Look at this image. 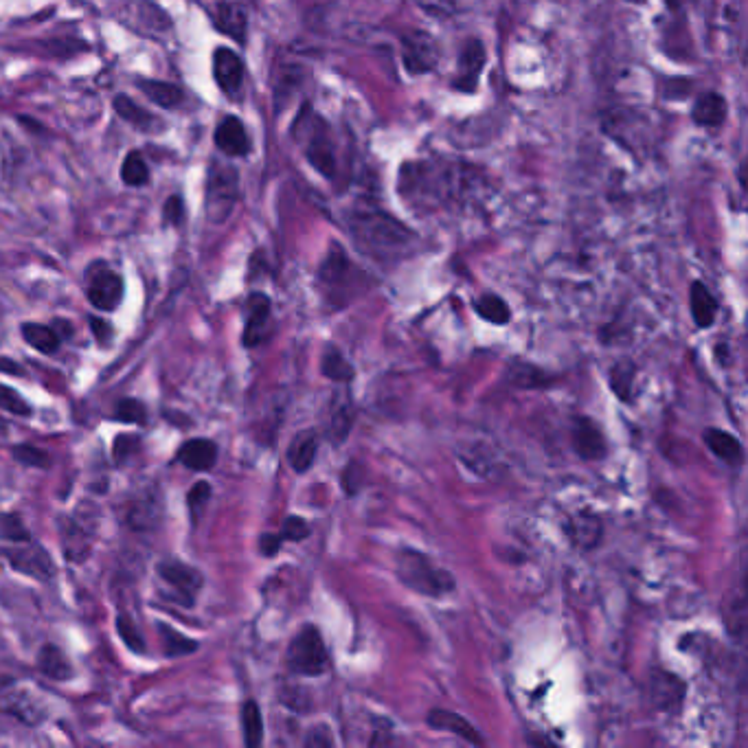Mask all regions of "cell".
<instances>
[{
  "mask_svg": "<svg viewBox=\"0 0 748 748\" xmlns=\"http://www.w3.org/2000/svg\"><path fill=\"white\" fill-rule=\"evenodd\" d=\"M487 62V53L481 40L470 38L463 42L457 58V73L450 79V86L463 95H472L479 88L481 71Z\"/></svg>",
  "mask_w": 748,
  "mask_h": 748,
  "instance_id": "9",
  "label": "cell"
},
{
  "mask_svg": "<svg viewBox=\"0 0 748 748\" xmlns=\"http://www.w3.org/2000/svg\"><path fill=\"white\" fill-rule=\"evenodd\" d=\"M156 575L161 582L163 597L185 608L196 604L202 588V573L194 566L180 560H161L156 564Z\"/></svg>",
  "mask_w": 748,
  "mask_h": 748,
  "instance_id": "5",
  "label": "cell"
},
{
  "mask_svg": "<svg viewBox=\"0 0 748 748\" xmlns=\"http://www.w3.org/2000/svg\"><path fill=\"white\" fill-rule=\"evenodd\" d=\"M687 685L680 680V676L665 672V670H654L650 678V698L656 709L661 711H676L680 709L685 700Z\"/></svg>",
  "mask_w": 748,
  "mask_h": 748,
  "instance_id": "13",
  "label": "cell"
},
{
  "mask_svg": "<svg viewBox=\"0 0 748 748\" xmlns=\"http://www.w3.org/2000/svg\"><path fill=\"white\" fill-rule=\"evenodd\" d=\"M316 450H319V437H316L314 430H303V433L294 437L288 448V461L292 470L297 474L308 472L314 466Z\"/></svg>",
  "mask_w": 748,
  "mask_h": 748,
  "instance_id": "24",
  "label": "cell"
},
{
  "mask_svg": "<svg viewBox=\"0 0 748 748\" xmlns=\"http://www.w3.org/2000/svg\"><path fill=\"white\" fill-rule=\"evenodd\" d=\"M176 461L183 463L187 470L207 472L218 461V446L211 439H189L178 448Z\"/></svg>",
  "mask_w": 748,
  "mask_h": 748,
  "instance_id": "18",
  "label": "cell"
},
{
  "mask_svg": "<svg viewBox=\"0 0 748 748\" xmlns=\"http://www.w3.org/2000/svg\"><path fill=\"white\" fill-rule=\"evenodd\" d=\"M321 371L325 378H330L334 382H351L354 380V367L351 362L340 354L336 347H325L323 351V360H321Z\"/></svg>",
  "mask_w": 748,
  "mask_h": 748,
  "instance_id": "32",
  "label": "cell"
},
{
  "mask_svg": "<svg viewBox=\"0 0 748 748\" xmlns=\"http://www.w3.org/2000/svg\"><path fill=\"white\" fill-rule=\"evenodd\" d=\"M121 180L128 187H143L150 180V167L139 152H130L121 165Z\"/></svg>",
  "mask_w": 748,
  "mask_h": 748,
  "instance_id": "34",
  "label": "cell"
},
{
  "mask_svg": "<svg viewBox=\"0 0 748 748\" xmlns=\"http://www.w3.org/2000/svg\"><path fill=\"white\" fill-rule=\"evenodd\" d=\"M689 308H691V316H694V323L700 327V330H707V327H711L718 316V301L713 299V294L702 281L691 283Z\"/></svg>",
  "mask_w": 748,
  "mask_h": 748,
  "instance_id": "22",
  "label": "cell"
},
{
  "mask_svg": "<svg viewBox=\"0 0 748 748\" xmlns=\"http://www.w3.org/2000/svg\"><path fill=\"white\" fill-rule=\"evenodd\" d=\"M237 202V172L231 165L215 163L207 180V215L215 224L229 218Z\"/></svg>",
  "mask_w": 748,
  "mask_h": 748,
  "instance_id": "7",
  "label": "cell"
},
{
  "mask_svg": "<svg viewBox=\"0 0 748 748\" xmlns=\"http://www.w3.org/2000/svg\"><path fill=\"white\" fill-rule=\"evenodd\" d=\"M426 722H428V727L439 729V731H448V733L457 735V738L466 740L474 746H483V738L479 735V731H476L466 718L459 716V713H455V711L433 709L428 713Z\"/></svg>",
  "mask_w": 748,
  "mask_h": 748,
  "instance_id": "19",
  "label": "cell"
},
{
  "mask_svg": "<svg viewBox=\"0 0 748 748\" xmlns=\"http://www.w3.org/2000/svg\"><path fill=\"white\" fill-rule=\"evenodd\" d=\"M215 145L229 158H244L251 154V136H248L242 119H222L218 130H215Z\"/></svg>",
  "mask_w": 748,
  "mask_h": 748,
  "instance_id": "15",
  "label": "cell"
},
{
  "mask_svg": "<svg viewBox=\"0 0 748 748\" xmlns=\"http://www.w3.org/2000/svg\"><path fill=\"white\" fill-rule=\"evenodd\" d=\"M213 77L226 95H235L244 84V62L235 51L220 47L213 53Z\"/></svg>",
  "mask_w": 748,
  "mask_h": 748,
  "instance_id": "14",
  "label": "cell"
},
{
  "mask_svg": "<svg viewBox=\"0 0 748 748\" xmlns=\"http://www.w3.org/2000/svg\"><path fill=\"white\" fill-rule=\"evenodd\" d=\"M115 419L126 424H141L145 422V406L139 400H132V398L121 400L115 408Z\"/></svg>",
  "mask_w": 748,
  "mask_h": 748,
  "instance_id": "42",
  "label": "cell"
},
{
  "mask_svg": "<svg viewBox=\"0 0 748 748\" xmlns=\"http://www.w3.org/2000/svg\"><path fill=\"white\" fill-rule=\"evenodd\" d=\"M272 305L270 299L262 292H255L246 303V325H244V345L259 347L270 336Z\"/></svg>",
  "mask_w": 748,
  "mask_h": 748,
  "instance_id": "11",
  "label": "cell"
},
{
  "mask_svg": "<svg viewBox=\"0 0 748 748\" xmlns=\"http://www.w3.org/2000/svg\"><path fill=\"white\" fill-rule=\"evenodd\" d=\"M286 661L290 672L299 676L325 674L327 665H330V656H327L321 632L314 626H303L288 645Z\"/></svg>",
  "mask_w": 748,
  "mask_h": 748,
  "instance_id": "6",
  "label": "cell"
},
{
  "mask_svg": "<svg viewBox=\"0 0 748 748\" xmlns=\"http://www.w3.org/2000/svg\"><path fill=\"white\" fill-rule=\"evenodd\" d=\"M115 110H117V115L121 119H126L130 126H134L136 130L158 132L163 128V121H158L150 110H145L139 104H134V101L128 95H117L115 97Z\"/></svg>",
  "mask_w": 748,
  "mask_h": 748,
  "instance_id": "25",
  "label": "cell"
},
{
  "mask_svg": "<svg viewBox=\"0 0 748 748\" xmlns=\"http://www.w3.org/2000/svg\"><path fill=\"white\" fill-rule=\"evenodd\" d=\"M209 498H211V485L207 481H198L189 490V494H187V507H189V512H191V518H194V523L200 518L202 509L207 507Z\"/></svg>",
  "mask_w": 748,
  "mask_h": 748,
  "instance_id": "41",
  "label": "cell"
},
{
  "mask_svg": "<svg viewBox=\"0 0 748 748\" xmlns=\"http://www.w3.org/2000/svg\"><path fill=\"white\" fill-rule=\"evenodd\" d=\"M38 667L42 674H47L53 680H68L73 676V665L68 663L66 654L58 648V645H42L38 652Z\"/></svg>",
  "mask_w": 748,
  "mask_h": 748,
  "instance_id": "27",
  "label": "cell"
},
{
  "mask_svg": "<svg viewBox=\"0 0 748 748\" xmlns=\"http://www.w3.org/2000/svg\"><path fill=\"white\" fill-rule=\"evenodd\" d=\"M351 424H354V411H351L349 402H343L340 406H336L334 413H332V422H330V435L334 437L336 444H340V441L347 439Z\"/></svg>",
  "mask_w": 748,
  "mask_h": 748,
  "instance_id": "37",
  "label": "cell"
},
{
  "mask_svg": "<svg viewBox=\"0 0 748 748\" xmlns=\"http://www.w3.org/2000/svg\"><path fill=\"white\" fill-rule=\"evenodd\" d=\"M292 136L297 139L305 158L316 172L327 180H334L338 176V145L332 128L310 106H305L297 121H294Z\"/></svg>",
  "mask_w": 748,
  "mask_h": 748,
  "instance_id": "3",
  "label": "cell"
},
{
  "mask_svg": "<svg viewBox=\"0 0 748 748\" xmlns=\"http://www.w3.org/2000/svg\"><path fill=\"white\" fill-rule=\"evenodd\" d=\"M281 540L288 542H301L310 536V525L305 523L301 516H288L286 523L281 527Z\"/></svg>",
  "mask_w": 748,
  "mask_h": 748,
  "instance_id": "43",
  "label": "cell"
},
{
  "mask_svg": "<svg viewBox=\"0 0 748 748\" xmlns=\"http://www.w3.org/2000/svg\"><path fill=\"white\" fill-rule=\"evenodd\" d=\"M86 283V294L93 308L101 312H115L119 308L126 286H123V279L115 270L97 262L88 268Z\"/></svg>",
  "mask_w": 748,
  "mask_h": 748,
  "instance_id": "8",
  "label": "cell"
},
{
  "mask_svg": "<svg viewBox=\"0 0 748 748\" xmlns=\"http://www.w3.org/2000/svg\"><path fill=\"white\" fill-rule=\"evenodd\" d=\"M22 338L27 340L40 354H55L62 345V334L58 327L42 325V323H25L22 325Z\"/></svg>",
  "mask_w": 748,
  "mask_h": 748,
  "instance_id": "26",
  "label": "cell"
},
{
  "mask_svg": "<svg viewBox=\"0 0 748 748\" xmlns=\"http://www.w3.org/2000/svg\"><path fill=\"white\" fill-rule=\"evenodd\" d=\"M634 365L630 360H621L619 365L610 369V387L619 395V400L630 402L632 400V387H634Z\"/></svg>",
  "mask_w": 748,
  "mask_h": 748,
  "instance_id": "35",
  "label": "cell"
},
{
  "mask_svg": "<svg viewBox=\"0 0 748 748\" xmlns=\"http://www.w3.org/2000/svg\"><path fill=\"white\" fill-rule=\"evenodd\" d=\"M136 84H139L141 93H143L147 99L154 101V104H156V106H161V108H169V110H172V108H176V106L180 104V101L185 99L183 90H180V88L174 86V84L154 82V79H139V82H136Z\"/></svg>",
  "mask_w": 748,
  "mask_h": 748,
  "instance_id": "28",
  "label": "cell"
},
{
  "mask_svg": "<svg viewBox=\"0 0 748 748\" xmlns=\"http://www.w3.org/2000/svg\"><path fill=\"white\" fill-rule=\"evenodd\" d=\"M702 439H705L707 448L716 455L720 461L729 463L731 468L735 466H742L744 461V448L740 444V439L727 433V430H720V428H707L705 435H702Z\"/></svg>",
  "mask_w": 748,
  "mask_h": 748,
  "instance_id": "21",
  "label": "cell"
},
{
  "mask_svg": "<svg viewBox=\"0 0 748 748\" xmlns=\"http://www.w3.org/2000/svg\"><path fill=\"white\" fill-rule=\"evenodd\" d=\"M88 323H90V327H93V332H95V336H97L99 343H108V338H110V334H112L110 325H108L106 321L97 319V316H93V319H90Z\"/></svg>",
  "mask_w": 748,
  "mask_h": 748,
  "instance_id": "48",
  "label": "cell"
},
{
  "mask_svg": "<svg viewBox=\"0 0 748 748\" xmlns=\"http://www.w3.org/2000/svg\"><path fill=\"white\" fill-rule=\"evenodd\" d=\"M402 60L411 75H424L437 68L439 51L435 40L428 33H413L402 42Z\"/></svg>",
  "mask_w": 748,
  "mask_h": 748,
  "instance_id": "10",
  "label": "cell"
},
{
  "mask_svg": "<svg viewBox=\"0 0 748 748\" xmlns=\"http://www.w3.org/2000/svg\"><path fill=\"white\" fill-rule=\"evenodd\" d=\"M213 22H215V27H218V31L226 33V36H231L233 40H237L240 44L246 42L248 16H246V9L242 5H237V3L218 5V9H215Z\"/></svg>",
  "mask_w": 748,
  "mask_h": 748,
  "instance_id": "23",
  "label": "cell"
},
{
  "mask_svg": "<svg viewBox=\"0 0 748 748\" xmlns=\"http://www.w3.org/2000/svg\"><path fill=\"white\" fill-rule=\"evenodd\" d=\"M470 167L446 161H417L402 167L400 191L413 207H448L466 202L472 191Z\"/></svg>",
  "mask_w": 748,
  "mask_h": 748,
  "instance_id": "1",
  "label": "cell"
},
{
  "mask_svg": "<svg viewBox=\"0 0 748 748\" xmlns=\"http://www.w3.org/2000/svg\"><path fill=\"white\" fill-rule=\"evenodd\" d=\"M7 430H9L7 422H5L3 417H0V439H5V437H7Z\"/></svg>",
  "mask_w": 748,
  "mask_h": 748,
  "instance_id": "49",
  "label": "cell"
},
{
  "mask_svg": "<svg viewBox=\"0 0 748 748\" xmlns=\"http://www.w3.org/2000/svg\"><path fill=\"white\" fill-rule=\"evenodd\" d=\"M117 632H119V637L123 639V643H126L132 652H136V654L145 652V641H143L139 630H136V626L128 615H119Z\"/></svg>",
  "mask_w": 748,
  "mask_h": 748,
  "instance_id": "40",
  "label": "cell"
},
{
  "mask_svg": "<svg viewBox=\"0 0 748 748\" xmlns=\"http://www.w3.org/2000/svg\"><path fill=\"white\" fill-rule=\"evenodd\" d=\"M305 744H308V746H332L334 744L332 731L327 727H314L308 735V740H305Z\"/></svg>",
  "mask_w": 748,
  "mask_h": 748,
  "instance_id": "46",
  "label": "cell"
},
{
  "mask_svg": "<svg viewBox=\"0 0 748 748\" xmlns=\"http://www.w3.org/2000/svg\"><path fill=\"white\" fill-rule=\"evenodd\" d=\"M0 538L11 542H29V529L16 514H0Z\"/></svg>",
  "mask_w": 748,
  "mask_h": 748,
  "instance_id": "39",
  "label": "cell"
},
{
  "mask_svg": "<svg viewBox=\"0 0 748 748\" xmlns=\"http://www.w3.org/2000/svg\"><path fill=\"white\" fill-rule=\"evenodd\" d=\"M158 637H161L163 654L169 656V659H176V656H187V654L198 650V641L185 637L183 632H178L176 628H172L165 621H158Z\"/></svg>",
  "mask_w": 748,
  "mask_h": 748,
  "instance_id": "29",
  "label": "cell"
},
{
  "mask_svg": "<svg viewBox=\"0 0 748 748\" xmlns=\"http://www.w3.org/2000/svg\"><path fill=\"white\" fill-rule=\"evenodd\" d=\"M347 224L358 246L376 257L400 255L413 242V233L387 211L358 209L349 215Z\"/></svg>",
  "mask_w": 748,
  "mask_h": 748,
  "instance_id": "2",
  "label": "cell"
},
{
  "mask_svg": "<svg viewBox=\"0 0 748 748\" xmlns=\"http://www.w3.org/2000/svg\"><path fill=\"white\" fill-rule=\"evenodd\" d=\"M507 380L518 389H544L553 384V378L549 373L529 365V362H516V365H512V369L507 373Z\"/></svg>",
  "mask_w": 748,
  "mask_h": 748,
  "instance_id": "30",
  "label": "cell"
},
{
  "mask_svg": "<svg viewBox=\"0 0 748 748\" xmlns=\"http://www.w3.org/2000/svg\"><path fill=\"white\" fill-rule=\"evenodd\" d=\"M11 455H14V459L20 461L22 466H29V468H42V470H47V468L51 466L49 452H44L42 448L29 446V444L16 446L14 450H11Z\"/></svg>",
  "mask_w": 748,
  "mask_h": 748,
  "instance_id": "38",
  "label": "cell"
},
{
  "mask_svg": "<svg viewBox=\"0 0 748 748\" xmlns=\"http://www.w3.org/2000/svg\"><path fill=\"white\" fill-rule=\"evenodd\" d=\"M727 119V99H724L720 93H702L694 108H691V121L696 123L700 128H718Z\"/></svg>",
  "mask_w": 748,
  "mask_h": 748,
  "instance_id": "20",
  "label": "cell"
},
{
  "mask_svg": "<svg viewBox=\"0 0 748 748\" xmlns=\"http://www.w3.org/2000/svg\"><path fill=\"white\" fill-rule=\"evenodd\" d=\"M573 448L584 461H599L608 455L602 428L588 417H577L573 422Z\"/></svg>",
  "mask_w": 748,
  "mask_h": 748,
  "instance_id": "12",
  "label": "cell"
},
{
  "mask_svg": "<svg viewBox=\"0 0 748 748\" xmlns=\"http://www.w3.org/2000/svg\"><path fill=\"white\" fill-rule=\"evenodd\" d=\"M7 560L11 562V566H14L16 571L25 573V575H31V577H38V580H51L53 573H55V566H53V560L49 558V553L44 551L42 547H22V549H14V551H7Z\"/></svg>",
  "mask_w": 748,
  "mask_h": 748,
  "instance_id": "16",
  "label": "cell"
},
{
  "mask_svg": "<svg viewBox=\"0 0 748 748\" xmlns=\"http://www.w3.org/2000/svg\"><path fill=\"white\" fill-rule=\"evenodd\" d=\"M163 213H165V222L167 224H174V226H180L185 222V200L180 196H172L163 207Z\"/></svg>",
  "mask_w": 748,
  "mask_h": 748,
  "instance_id": "44",
  "label": "cell"
},
{
  "mask_svg": "<svg viewBox=\"0 0 748 748\" xmlns=\"http://www.w3.org/2000/svg\"><path fill=\"white\" fill-rule=\"evenodd\" d=\"M281 536H275V534H264L262 538H259V551H262L266 558H275V555L279 553L281 549Z\"/></svg>",
  "mask_w": 748,
  "mask_h": 748,
  "instance_id": "47",
  "label": "cell"
},
{
  "mask_svg": "<svg viewBox=\"0 0 748 748\" xmlns=\"http://www.w3.org/2000/svg\"><path fill=\"white\" fill-rule=\"evenodd\" d=\"M242 733L248 748H257L264 742V718L255 700H246L242 705Z\"/></svg>",
  "mask_w": 748,
  "mask_h": 748,
  "instance_id": "31",
  "label": "cell"
},
{
  "mask_svg": "<svg viewBox=\"0 0 748 748\" xmlns=\"http://www.w3.org/2000/svg\"><path fill=\"white\" fill-rule=\"evenodd\" d=\"M0 408L18 417H31L33 413L31 404L18 391L7 387V384H0Z\"/></svg>",
  "mask_w": 748,
  "mask_h": 748,
  "instance_id": "36",
  "label": "cell"
},
{
  "mask_svg": "<svg viewBox=\"0 0 748 748\" xmlns=\"http://www.w3.org/2000/svg\"><path fill=\"white\" fill-rule=\"evenodd\" d=\"M398 577L411 591L428 597H441L455 591V577L426 558L424 553L404 549L398 555Z\"/></svg>",
  "mask_w": 748,
  "mask_h": 748,
  "instance_id": "4",
  "label": "cell"
},
{
  "mask_svg": "<svg viewBox=\"0 0 748 748\" xmlns=\"http://www.w3.org/2000/svg\"><path fill=\"white\" fill-rule=\"evenodd\" d=\"M474 310L481 316V319H485L492 325H505L509 323V319H512V310H509L507 301L496 297V294H485V297L476 299Z\"/></svg>",
  "mask_w": 748,
  "mask_h": 748,
  "instance_id": "33",
  "label": "cell"
},
{
  "mask_svg": "<svg viewBox=\"0 0 748 748\" xmlns=\"http://www.w3.org/2000/svg\"><path fill=\"white\" fill-rule=\"evenodd\" d=\"M360 487H362V470H360L358 463L351 461L349 468H345V472H343V490L349 496H354L360 490Z\"/></svg>",
  "mask_w": 748,
  "mask_h": 748,
  "instance_id": "45",
  "label": "cell"
},
{
  "mask_svg": "<svg viewBox=\"0 0 748 748\" xmlns=\"http://www.w3.org/2000/svg\"><path fill=\"white\" fill-rule=\"evenodd\" d=\"M351 272H354V264L349 262L347 253L340 248V244H332L330 253L325 255L323 264L319 268V283L325 290H340L347 286L351 279Z\"/></svg>",
  "mask_w": 748,
  "mask_h": 748,
  "instance_id": "17",
  "label": "cell"
}]
</instances>
